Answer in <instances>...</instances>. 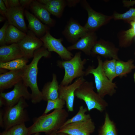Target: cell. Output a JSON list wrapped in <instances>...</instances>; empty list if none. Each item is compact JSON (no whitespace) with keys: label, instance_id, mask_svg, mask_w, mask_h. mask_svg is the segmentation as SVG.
Here are the masks:
<instances>
[{"label":"cell","instance_id":"60d3db41","mask_svg":"<svg viewBox=\"0 0 135 135\" xmlns=\"http://www.w3.org/2000/svg\"><path fill=\"white\" fill-rule=\"evenodd\" d=\"M6 101L2 97L0 96V107L1 108L3 105L5 106L6 104Z\"/></svg>","mask_w":135,"mask_h":135},{"label":"cell","instance_id":"d6a6232c","mask_svg":"<svg viewBox=\"0 0 135 135\" xmlns=\"http://www.w3.org/2000/svg\"><path fill=\"white\" fill-rule=\"evenodd\" d=\"M9 25L8 21L6 20L0 29V46L6 45V38L7 29Z\"/></svg>","mask_w":135,"mask_h":135},{"label":"cell","instance_id":"ac0fdd59","mask_svg":"<svg viewBox=\"0 0 135 135\" xmlns=\"http://www.w3.org/2000/svg\"><path fill=\"white\" fill-rule=\"evenodd\" d=\"M24 56V54L17 43L0 46V63L8 62Z\"/></svg>","mask_w":135,"mask_h":135},{"label":"cell","instance_id":"f1b7e54d","mask_svg":"<svg viewBox=\"0 0 135 135\" xmlns=\"http://www.w3.org/2000/svg\"><path fill=\"white\" fill-rule=\"evenodd\" d=\"M113 19L115 20H122L127 22L135 21V8H131L123 14L114 12L112 15Z\"/></svg>","mask_w":135,"mask_h":135},{"label":"cell","instance_id":"7c38bea8","mask_svg":"<svg viewBox=\"0 0 135 135\" xmlns=\"http://www.w3.org/2000/svg\"><path fill=\"white\" fill-rule=\"evenodd\" d=\"M85 81L84 77H82L77 78L73 83L68 85L59 84L58 97L65 101L68 111H74L75 91Z\"/></svg>","mask_w":135,"mask_h":135},{"label":"cell","instance_id":"ee69618b","mask_svg":"<svg viewBox=\"0 0 135 135\" xmlns=\"http://www.w3.org/2000/svg\"><path fill=\"white\" fill-rule=\"evenodd\" d=\"M6 18L2 16L1 15L0 16V22H2L6 20Z\"/></svg>","mask_w":135,"mask_h":135},{"label":"cell","instance_id":"f546056e","mask_svg":"<svg viewBox=\"0 0 135 135\" xmlns=\"http://www.w3.org/2000/svg\"><path fill=\"white\" fill-rule=\"evenodd\" d=\"M46 108L43 114H47L54 109H60L63 108L66 104L65 101L59 97L56 99L48 100Z\"/></svg>","mask_w":135,"mask_h":135},{"label":"cell","instance_id":"7402d4cb","mask_svg":"<svg viewBox=\"0 0 135 135\" xmlns=\"http://www.w3.org/2000/svg\"><path fill=\"white\" fill-rule=\"evenodd\" d=\"M131 26V28L126 30H122L118 33L119 46L121 48H126L131 44L135 36V21L128 22Z\"/></svg>","mask_w":135,"mask_h":135},{"label":"cell","instance_id":"8fae6325","mask_svg":"<svg viewBox=\"0 0 135 135\" xmlns=\"http://www.w3.org/2000/svg\"><path fill=\"white\" fill-rule=\"evenodd\" d=\"M26 36L17 44L24 54V57L29 59L33 58L36 50L43 46V43L32 31L29 30Z\"/></svg>","mask_w":135,"mask_h":135},{"label":"cell","instance_id":"1f68e13d","mask_svg":"<svg viewBox=\"0 0 135 135\" xmlns=\"http://www.w3.org/2000/svg\"><path fill=\"white\" fill-rule=\"evenodd\" d=\"M38 2L42 4L49 5L64 10L67 6L66 0H38Z\"/></svg>","mask_w":135,"mask_h":135},{"label":"cell","instance_id":"9a60e30c","mask_svg":"<svg viewBox=\"0 0 135 135\" xmlns=\"http://www.w3.org/2000/svg\"><path fill=\"white\" fill-rule=\"evenodd\" d=\"M97 38L95 32L88 31L76 42L68 46L67 48L69 51L80 50L86 55L90 56L92 50L98 40Z\"/></svg>","mask_w":135,"mask_h":135},{"label":"cell","instance_id":"2e32d148","mask_svg":"<svg viewBox=\"0 0 135 135\" xmlns=\"http://www.w3.org/2000/svg\"><path fill=\"white\" fill-rule=\"evenodd\" d=\"M24 9L21 6L9 8L6 17L9 25L26 33L28 30L24 20Z\"/></svg>","mask_w":135,"mask_h":135},{"label":"cell","instance_id":"5b68a950","mask_svg":"<svg viewBox=\"0 0 135 135\" xmlns=\"http://www.w3.org/2000/svg\"><path fill=\"white\" fill-rule=\"evenodd\" d=\"M94 88L92 82L86 80L76 90L75 96L84 102L89 112L95 109L102 112L108 106V104L94 91Z\"/></svg>","mask_w":135,"mask_h":135},{"label":"cell","instance_id":"7a4b0ae2","mask_svg":"<svg viewBox=\"0 0 135 135\" xmlns=\"http://www.w3.org/2000/svg\"><path fill=\"white\" fill-rule=\"evenodd\" d=\"M69 116L64 109H54L49 114H42L34 118L33 124L28 128V135L44 132L46 135L56 132L63 126Z\"/></svg>","mask_w":135,"mask_h":135},{"label":"cell","instance_id":"4dcf8cb0","mask_svg":"<svg viewBox=\"0 0 135 135\" xmlns=\"http://www.w3.org/2000/svg\"><path fill=\"white\" fill-rule=\"evenodd\" d=\"M8 130L11 135H28V132L25 123L14 126Z\"/></svg>","mask_w":135,"mask_h":135},{"label":"cell","instance_id":"bcb514c9","mask_svg":"<svg viewBox=\"0 0 135 135\" xmlns=\"http://www.w3.org/2000/svg\"><path fill=\"white\" fill-rule=\"evenodd\" d=\"M134 83H135V71L134 72Z\"/></svg>","mask_w":135,"mask_h":135},{"label":"cell","instance_id":"ffe728a7","mask_svg":"<svg viewBox=\"0 0 135 135\" xmlns=\"http://www.w3.org/2000/svg\"><path fill=\"white\" fill-rule=\"evenodd\" d=\"M24 13L28 22V28L37 37L40 38L47 31H49L50 27L42 23L34 14L26 10H24Z\"/></svg>","mask_w":135,"mask_h":135},{"label":"cell","instance_id":"52a82bcc","mask_svg":"<svg viewBox=\"0 0 135 135\" xmlns=\"http://www.w3.org/2000/svg\"><path fill=\"white\" fill-rule=\"evenodd\" d=\"M80 2L88 14L87 21L84 26L88 31L95 32L113 19L112 16L105 15L94 10L86 0H81Z\"/></svg>","mask_w":135,"mask_h":135},{"label":"cell","instance_id":"ba28073f","mask_svg":"<svg viewBox=\"0 0 135 135\" xmlns=\"http://www.w3.org/2000/svg\"><path fill=\"white\" fill-rule=\"evenodd\" d=\"M40 38L43 43L44 46L49 52L56 53L62 60H70L74 56L62 44V38H54L50 34L49 31H47Z\"/></svg>","mask_w":135,"mask_h":135},{"label":"cell","instance_id":"f6af8a7d","mask_svg":"<svg viewBox=\"0 0 135 135\" xmlns=\"http://www.w3.org/2000/svg\"><path fill=\"white\" fill-rule=\"evenodd\" d=\"M40 133H36L33 134H32L31 135H40Z\"/></svg>","mask_w":135,"mask_h":135},{"label":"cell","instance_id":"836d02e7","mask_svg":"<svg viewBox=\"0 0 135 135\" xmlns=\"http://www.w3.org/2000/svg\"><path fill=\"white\" fill-rule=\"evenodd\" d=\"M44 5L51 14L58 18L61 17L63 10L58 8L49 5Z\"/></svg>","mask_w":135,"mask_h":135},{"label":"cell","instance_id":"d4e9b609","mask_svg":"<svg viewBox=\"0 0 135 135\" xmlns=\"http://www.w3.org/2000/svg\"><path fill=\"white\" fill-rule=\"evenodd\" d=\"M98 135H118L116 125L106 112L105 113L104 123L100 128Z\"/></svg>","mask_w":135,"mask_h":135},{"label":"cell","instance_id":"e0dca14e","mask_svg":"<svg viewBox=\"0 0 135 135\" xmlns=\"http://www.w3.org/2000/svg\"><path fill=\"white\" fill-rule=\"evenodd\" d=\"M23 69L10 70L0 75V92L12 88L22 80Z\"/></svg>","mask_w":135,"mask_h":135},{"label":"cell","instance_id":"44dd1931","mask_svg":"<svg viewBox=\"0 0 135 135\" xmlns=\"http://www.w3.org/2000/svg\"><path fill=\"white\" fill-rule=\"evenodd\" d=\"M59 85L56 75L53 73L52 81L45 83L42 89L43 100L47 101L58 98Z\"/></svg>","mask_w":135,"mask_h":135},{"label":"cell","instance_id":"7dc6e473","mask_svg":"<svg viewBox=\"0 0 135 135\" xmlns=\"http://www.w3.org/2000/svg\"><path fill=\"white\" fill-rule=\"evenodd\" d=\"M90 135V134H89V135Z\"/></svg>","mask_w":135,"mask_h":135},{"label":"cell","instance_id":"4fadbf2b","mask_svg":"<svg viewBox=\"0 0 135 135\" xmlns=\"http://www.w3.org/2000/svg\"><path fill=\"white\" fill-rule=\"evenodd\" d=\"M119 50L112 42L100 39L97 41L93 47L91 55H97L106 58L118 60H120L118 56Z\"/></svg>","mask_w":135,"mask_h":135},{"label":"cell","instance_id":"9c48e42d","mask_svg":"<svg viewBox=\"0 0 135 135\" xmlns=\"http://www.w3.org/2000/svg\"><path fill=\"white\" fill-rule=\"evenodd\" d=\"M95 129V124L91 118L86 120L67 124L56 132L70 135H88L93 133Z\"/></svg>","mask_w":135,"mask_h":135},{"label":"cell","instance_id":"b9f144b4","mask_svg":"<svg viewBox=\"0 0 135 135\" xmlns=\"http://www.w3.org/2000/svg\"><path fill=\"white\" fill-rule=\"evenodd\" d=\"M0 135H11L10 131L8 130H4L0 134Z\"/></svg>","mask_w":135,"mask_h":135},{"label":"cell","instance_id":"d6986e66","mask_svg":"<svg viewBox=\"0 0 135 135\" xmlns=\"http://www.w3.org/2000/svg\"><path fill=\"white\" fill-rule=\"evenodd\" d=\"M30 6L34 15L42 22L50 27L55 26V20L51 18V14L43 4L37 0H33Z\"/></svg>","mask_w":135,"mask_h":135},{"label":"cell","instance_id":"8992f818","mask_svg":"<svg viewBox=\"0 0 135 135\" xmlns=\"http://www.w3.org/2000/svg\"><path fill=\"white\" fill-rule=\"evenodd\" d=\"M29 105L23 98L12 107L5 106L3 116L4 128L9 130L15 125L29 121L30 118L26 108Z\"/></svg>","mask_w":135,"mask_h":135},{"label":"cell","instance_id":"603a6c76","mask_svg":"<svg viewBox=\"0 0 135 135\" xmlns=\"http://www.w3.org/2000/svg\"><path fill=\"white\" fill-rule=\"evenodd\" d=\"M26 33L10 25L8 27L6 38V45L18 43L26 36Z\"/></svg>","mask_w":135,"mask_h":135},{"label":"cell","instance_id":"83f0119b","mask_svg":"<svg viewBox=\"0 0 135 135\" xmlns=\"http://www.w3.org/2000/svg\"><path fill=\"white\" fill-rule=\"evenodd\" d=\"M88 111L87 108H84L82 106H80L76 114L72 118L68 119L62 126L70 123L84 121L91 118L90 114H86Z\"/></svg>","mask_w":135,"mask_h":135},{"label":"cell","instance_id":"74e56055","mask_svg":"<svg viewBox=\"0 0 135 135\" xmlns=\"http://www.w3.org/2000/svg\"><path fill=\"white\" fill-rule=\"evenodd\" d=\"M67 6L69 7L75 6L78 3L80 2L79 0H66Z\"/></svg>","mask_w":135,"mask_h":135},{"label":"cell","instance_id":"f35d334b","mask_svg":"<svg viewBox=\"0 0 135 135\" xmlns=\"http://www.w3.org/2000/svg\"><path fill=\"white\" fill-rule=\"evenodd\" d=\"M4 110L1 109L0 110V126L2 128H4V124L3 116Z\"/></svg>","mask_w":135,"mask_h":135},{"label":"cell","instance_id":"d590c367","mask_svg":"<svg viewBox=\"0 0 135 135\" xmlns=\"http://www.w3.org/2000/svg\"><path fill=\"white\" fill-rule=\"evenodd\" d=\"M8 10L3 0H0V13L1 15L6 18Z\"/></svg>","mask_w":135,"mask_h":135},{"label":"cell","instance_id":"5bb4252c","mask_svg":"<svg viewBox=\"0 0 135 135\" xmlns=\"http://www.w3.org/2000/svg\"><path fill=\"white\" fill-rule=\"evenodd\" d=\"M88 32L84 26H82L78 21L71 18L62 33L68 41L73 44Z\"/></svg>","mask_w":135,"mask_h":135},{"label":"cell","instance_id":"cb8c5ba5","mask_svg":"<svg viewBox=\"0 0 135 135\" xmlns=\"http://www.w3.org/2000/svg\"><path fill=\"white\" fill-rule=\"evenodd\" d=\"M133 62V60L132 59L126 62L120 60H116V70L117 76L122 78L130 73L135 68Z\"/></svg>","mask_w":135,"mask_h":135},{"label":"cell","instance_id":"3957f363","mask_svg":"<svg viewBox=\"0 0 135 135\" xmlns=\"http://www.w3.org/2000/svg\"><path fill=\"white\" fill-rule=\"evenodd\" d=\"M97 67L89 66L85 72V76L92 74L94 76L97 93L102 98L108 95L112 96L116 93L117 87L115 82L111 81L106 76L103 70V62L99 56H97Z\"/></svg>","mask_w":135,"mask_h":135},{"label":"cell","instance_id":"7bdbcfd3","mask_svg":"<svg viewBox=\"0 0 135 135\" xmlns=\"http://www.w3.org/2000/svg\"><path fill=\"white\" fill-rule=\"evenodd\" d=\"M46 135H70L67 134L62 132H55L50 134Z\"/></svg>","mask_w":135,"mask_h":135},{"label":"cell","instance_id":"4316f807","mask_svg":"<svg viewBox=\"0 0 135 135\" xmlns=\"http://www.w3.org/2000/svg\"><path fill=\"white\" fill-rule=\"evenodd\" d=\"M116 60L111 59L106 60L103 62L102 67L105 74L111 82L117 76L116 70Z\"/></svg>","mask_w":135,"mask_h":135},{"label":"cell","instance_id":"6da1fadb","mask_svg":"<svg viewBox=\"0 0 135 135\" xmlns=\"http://www.w3.org/2000/svg\"><path fill=\"white\" fill-rule=\"evenodd\" d=\"M51 57L50 52L43 46L35 51L32 62L23 69L22 81L24 85L31 89V100L33 104L39 103L43 100L41 91L39 90L37 83L38 62L43 57L49 58Z\"/></svg>","mask_w":135,"mask_h":135},{"label":"cell","instance_id":"8d00e7d4","mask_svg":"<svg viewBox=\"0 0 135 135\" xmlns=\"http://www.w3.org/2000/svg\"><path fill=\"white\" fill-rule=\"evenodd\" d=\"M33 0H19L20 6L24 9L28 8Z\"/></svg>","mask_w":135,"mask_h":135},{"label":"cell","instance_id":"277c9868","mask_svg":"<svg viewBox=\"0 0 135 135\" xmlns=\"http://www.w3.org/2000/svg\"><path fill=\"white\" fill-rule=\"evenodd\" d=\"M86 62V58L82 60L80 52H76L70 60H58L57 66L64 68L65 71L64 78L60 84L63 86L68 85L74 79L85 76V72L84 70Z\"/></svg>","mask_w":135,"mask_h":135},{"label":"cell","instance_id":"484cf974","mask_svg":"<svg viewBox=\"0 0 135 135\" xmlns=\"http://www.w3.org/2000/svg\"><path fill=\"white\" fill-rule=\"evenodd\" d=\"M28 62V59L23 57L6 62L0 63V68L10 71L22 70Z\"/></svg>","mask_w":135,"mask_h":135},{"label":"cell","instance_id":"30bf717a","mask_svg":"<svg viewBox=\"0 0 135 135\" xmlns=\"http://www.w3.org/2000/svg\"><path fill=\"white\" fill-rule=\"evenodd\" d=\"M14 87L13 89L9 92L0 93V96L4 98L6 101L5 106H14L22 97L26 100L31 99V94L28 92V88L24 85L22 80L18 83Z\"/></svg>","mask_w":135,"mask_h":135},{"label":"cell","instance_id":"ab89813d","mask_svg":"<svg viewBox=\"0 0 135 135\" xmlns=\"http://www.w3.org/2000/svg\"><path fill=\"white\" fill-rule=\"evenodd\" d=\"M123 3L124 6L129 7L133 6L135 4V0L128 1L124 0L122 1Z\"/></svg>","mask_w":135,"mask_h":135},{"label":"cell","instance_id":"e575fe53","mask_svg":"<svg viewBox=\"0 0 135 135\" xmlns=\"http://www.w3.org/2000/svg\"><path fill=\"white\" fill-rule=\"evenodd\" d=\"M7 9L20 6L19 0H3Z\"/></svg>","mask_w":135,"mask_h":135}]
</instances>
